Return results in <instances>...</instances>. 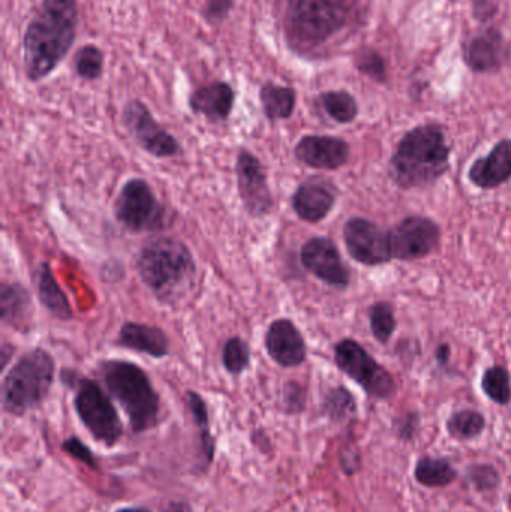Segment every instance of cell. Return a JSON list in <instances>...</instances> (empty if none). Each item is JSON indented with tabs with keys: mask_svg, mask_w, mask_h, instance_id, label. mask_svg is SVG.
Listing matches in <instances>:
<instances>
[{
	"mask_svg": "<svg viewBox=\"0 0 511 512\" xmlns=\"http://www.w3.org/2000/svg\"><path fill=\"white\" fill-rule=\"evenodd\" d=\"M296 90L293 87L266 83L260 89V102L264 114L270 120H285L296 108Z\"/></svg>",
	"mask_w": 511,
	"mask_h": 512,
	"instance_id": "cell-24",
	"label": "cell"
},
{
	"mask_svg": "<svg viewBox=\"0 0 511 512\" xmlns=\"http://www.w3.org/2000/svg\"><path fill=\"white\" fill-rule=\"evenodd\" d=\"M74 68L83 80H98L104 72V53L96 45H84L75 53Z\"/></svg>",
	"mask_w": 511,
	"mask_h": 512,
	"instance_id": "cell-32",
	"label": "cell"
},
{
	"mask_svg": "<svg viewBox=\"0 0 511 512\" xmlns=\"http://www.w3.org/2000/svg\"><path fill=\"white\" fill-rule=\"evenodd\" d=\"M137 270L159 301L173 303L191 288L197 265L185 243L171 237H158L138 252Z\"/></svg>",
	"mask_w": 511,
	"mask_h": 512,
	"instance_id": "cell-3",
	"label": "cell"
},
{
	"mask_svg": "<svg viewBox=\"0 0 511 512\" xmlns=\"http://www.w3.org/2000/svg\"><path fill=\"white\" fill-rule=\"evenodd\" d=\"M117 512H150L146 510V508H125V510H120Z\"/></svg>",
	"mask_w": 511,
	"mask_h": 512,
	"instance_id": "cell-42",
	"label": "cell"
},
{
	"mask_svg": "<svg viewBox=\"0 0 511 512\" xmlns=\"http://www.w3.org/2000/svg\"><path fill=\"white\" fill-rule=\"evenodd\" d=\"M168 512H186L183 511V505H176V507L171 508Z\"/></svg>",
	"mask_w": 511,
	"mask_h": 512,
	"instance_id": "cell-43",
	"label": "cell"
},
{
	"mask_svg": "<svg viewBox=\"0 0 511 512\" xmlns=\"http://www.w3.org/2000/svg\"><path fill=\"white\" fill-rule=\"evenodd\" d=\"M350 144L332 135H305L296 144L294 155L299 162L314 170L335 171L350 159Z\"/></svg>",
	"mask_w": 511,
	"mask_h": 512,
	"instance_id": "cell-15",
	"label": "cell"
},
{
	"mask_svg": "<svg viewBox=\"0 0 511 512\" xmlns=\"http://www.w3.org/2000/svg\"><path fill=\"white\" fill-rule=\"evenodd\" d=\"M284 402L290 414H299L305 409L306 393L305 388L297 382H288L284 390Z\"/></svg>",
	"mask_w": 511,
	"mask_h": 512,
	"instance_id": "cell-36",
	"label": "cell"
},
{
	"mask_svg": "<svg viewBox=\"0 0 511 512\" xmlns=\"http://www.w3.org/2000/svg\"><path fill=\"white\" fill-rule=\"evenodd\" d=\"M393 429H395V433L401 441H413L420 430V415L416 411L399 415L393 423Z\"/></svg>",
	"mask_w": 511,
	"mask_h": 512,
	"instance_id": "cell-35",
	"label": "cell"
},
{
	"mask_svg": "<svg viewBox=\"0 0 511 512\" xmlns=\"http://www.w3.org/2000/svg\"><path fill=\"white\" fill-rule=\"evenodd\" d=\"M503 59V47L500 38L494 33L479 36L468 48V62L476 71H491L500 66Z\"/></svg>",
	"mask_w": 511,
	"mask_h": 512,
	"instance_id": "cell-25",
	"label": "cell"
},
{
	"mask_svg": "<svg viewBox=\"0 0 511 512\" xmlns=\"http://www.w3.org/2000/svg\"><path fill=\"white\" fill-rule=\"evenodd\" d=\"M236 102V92L231 84L215 81L200 87L189 98V108L209 122H224L230 117Z\"/></svg>",
	"mask_w": 511,
	"mask_h": 512,
	"instance_id": "cell-19",
	"label": "cell"
},
{
	"mask_svg": "<svg viewBox=\"0 0 511 512\" xmlns=\"http://www.w3.org/2000/svg\"><path fill=\"white\" fill-rule=\"evenodd\" d=\"M99 370L111 396L128 415L134 432H146L156 426L161 402L152 381L141 367L131 361L108 360L102 361Z\"/></svg>",
	"mask_w": 511,
	"mask_h": 512,
	"instance_id": "cell-4",
	"label": "cell"
},
{
	"mask_svg": "<svg viewBox=\"0 0 511 512\" xmlns=\"http://www.w3.org/2000/svg\"><path fill=\"white\" fill-rule=\"evenodd\" d=\"M452 150L441 126H417L401 138L390 156L389 177L405 191L428 188L450 170Z\"/></svg>",
	"mask_w": 511,
	"mask_h": 512,
	"instance_id": "cell-2",
	"label": "cell"
},
{
	"mask_svg": "<svg viewBox=\"0 0 511 512\" xmlns=\"http://www.w3.org/2000/svg\"><path fill=\"white\" fill-rule=\"evenodd\" d=\"M117 345L152 358H165L170 354V340L159 327L141 322H126L120 328Z\"/></svg>",
	"mask_w": 511,
	"mask_h": 512,
	"instance_id": "cell-20",
	"label": "cell"
},
{
	"mask_svg": "<svg viewBox=\"0 0 511 512\" xmlns=\"http://www.w3.org/2000/svg\"><path fill=\"white\" fill-rule=\"evenodd\" d=\"M323 411L335 423L353 418L357 414L356 397L344 385L327 391L323 400Z\"/></svg>",
	"mask_w": 511,
	"mask_h": 512,
	"instance_id": "cell-29",
	"label": "cell"
},
{
	"mask_svg": "<svg viewBox=\"0 0 511 512\" xmlns=\"http://www.w3.org/2000/svg\"><path fill=\"white\" fill-rule=\"evenodd\" d=\"M33 303L29 291L20 283L3 282L0 286V318L3 325L29 327Z\"/></svg>",
	"mask_w": 511,
	"mask_h": 512,
	"instance_id": "cell-22",
	"label": "cell"
},
{
	"mask_svg": "<svg viewBox=\"0 0 511 512\" xmlns=\"http://www.w3.org/2000/svg\"><path fill=\"white\" fill-rule=\"evenodd\" d=\"M234 0H207L204 6V17L209 23H221L230 15Z\"/></svg>",
	"mask_w": 511,
	"mask_h": 512,
	"instance_id": "cell-38",
	"label": "cell"
},
{
	"mask_svg": "<svg viewBox=\"0 0 511 512\" xmlns=\"http://www.w3.org/2000/svg\"><path fill=\"white\" fill-rule=\"evenodd\" d=\"M237 188L243 207L252 218H264L275 207L267 174L260 159L248 150H240L236 161Z\"/></svg>",
	"mask_w": 511,
	"mask_h": 512,
	"instance_id": "cell-13",
	"label": "cell"
},
{
	"mask_svg": "<svg viewBox=\"0 0 511 512\" xmlns=\"http://www.w3.org/2000/svg\"><path fill=\"white\" fill-rule=\"evenodd\" d=\"M222 364L231 375H242L251 364V349L240 337H230L222 348Z\"/></svg>",
	"mask_w": 511,
	"mask_h": 512,
	"instance_id": "cell-33",
	"label": "cell"
},
{
	"mask_svg": "<svg viewBox=\"0 0 511 512\" xmlns=\"http://www.w3.org/2000/svg\"><path fill=\"white\" fill-rule=\"evenodd\" d=\"M450 358H452V348L449 343H440L435 349V360L441 367H447L450 364Z\"/></svg>",
	"mask_w": 511,
	"mask_h": 512,
	"instance_id": "cell-40",
	"label": "cell"
},
{
	"mask_svg": "<svg viewBox=\"0 0 511 512\" xmlns=\"http://www.w3.org/2000/svg\"><path fill=\"white\" fill-rule=\"evenodd\" d=\"M321 105L324 111L332 117L335 122L347 125V123L354 122L357 114H359V107H357L356 99L350 93L342 92H326L320 96Z\"/></svg>",
	"mask_w": 511,
	"mask_h": 512,
	"instance_id": "cell-30",
	"label": "cell"
},
{
	"mask_svg": "<svg viewBox=\"0 0 511 512\" xmlns=\"http://www.w3.org/2000/svg\"><path fill=\"white\" fill-rule=\"evenodd\" d=\"M511 179V138L498 141L488 155L480 156L468 170V180L483 191L500 188Z\"/></svg>",
	"mask_w": 511,
	"mask_h": 512,
	"instance_id": "cell-17",
	"label": "cell"
},
{
	"mask_svg": "<svg viewBox=\"0 0 511 512\" xmlns=\"http://www.w3.org/2000/svg\"><path fill=\"white\" fill-rule=\"evenodd\" d=\"M335 363L342 373L356 382L372 399L387 402L398 394L395 376L378 363L357 340L345 337L336 343Z\"/></svg>",
	"mask_w": 511,
	"mask_h": 512,
	"instance_id": "cell-7",
	"label": "cell"
},
{
	"mask_svg": "<svg viewBox=\"0 0 511 512\" xmlns=\"http://www.w3.org/2000/svg\"><path fill=\"white\" fill-rule=\"evenodd\" d=\"M186 403H188V408L191 411L192 417H194L195 424L200 429L204 456L207 457V462H210L213 459L215 444H213L212 433H210L209 411H207L206 402H204L200 394L195 393V391H188L186 393Z\"/></svg>",
	"mask_w": 511,
	"mask_h": 512,
	"instance_id": "cell-31",
	"label": "cell"
},
{
	"mask_svg": "<svg viewBox=\"0 0 511 512\" xmlns=\"http://www.w3.org/2000/svg\"><path fill=\"white\" fill-rule=\"evenodd\" d=\"M15 348L12 345H8V343H3L2 346V370L6 369V366L9 364V358L14 355Z\"/></svg>",
	"mask_w": 511,
	"mask_h": 512,
	"instance_id": "cell-41",
	"label": "cell"
},
{
	"mask_svg": "<svg viewBox=\"0 0 511 512\" xmlns=\"http://www.w3.org/2000/svg\"><path fill=\"white\" fill-rule=\"evenodd\" d=\"M267 354L285 369L302 366L308 357L305 337L291 319H276L264 336Z\"/></svg>",
	"mask_w": 511,
	"mask_h": 512,
	"instance_id": "cell-16",
	"label": "cell"
},
{
	"mask_svg": "<svg viewBox=\"0 0 511 512\" xmlns=\"http://www.w3.org/2000/svg\"><path fill=\"white\" fill-rule=\"evenodd\" d=\"M63 450H65L66 453L71 454L75 459L80 460V462L86 463V465L95 468L96 463L95 460H93L92 453H90L89 448H87L80 439H66V441L63 442Z\"/></svg>",
	"mask_w": 511,
	"mask_h": 512,
	"instance_id": "cell-39",
	"label": "cell"
},
{
	"mask_svg": "<svg viewBox=\"0 0 511 512\" xmlns=\"http://www.w3.org/2000/svg\"><path fill=\"white\" fill-rule=\"evenodd\" d=\"M75 411L93 438L114 445L123 433L122 421L107 394L92 379H80L74 399Z\"/></svg>",
	"mask_w": 511,
	"mask_h": 512,
	"instance_id": "cell-9",
	"label": "cell"
},
{
	"mask_svg": "<svg viewBox=\"0 0 511 512\" xmlns=\"http://www.w3.org/2000/svg\"><path fill=\"white\" fill-rule=\"evenodd\" d=\"M510 508H511V502H510Z\"/></svg>",
	"mask_w": 511,
	"mask_h": 512,
	"instance_id": "cell-44",
	"label": "cell"
},
{
	"mask_svg": "<svg viewBox=\"0 0 511 512\" xmlns=\"http://www.w3.org/2000/svg\"><path fill=\"white\" fill-rule=\"evenodd\" d=\"M357 65H359L360 71L365 72L369 77L375 78V80H384L386 71H384L383 60L378 54L372 53V51H363L362 56L357 60Z\"/></svg>",
	"mask_w": 511,
	"mask_h": 512,
	"instance_id": "cell-37",
	"label": "cell"
},
{
	"mask_svg": "<svg viewBox=\"0 0 511 512\" xmlns=\"http://www.w3.org/2000/svg\"><path fill=\"white\" fill-rule=\"evenodd\" d=\"M35 283L36 289H38L39 301L54 319L71 321L74 318V312H72L68 297L57 283L48 262H41L35 268Z\"/></svg>",
	"mask_w": 511,
	"mask_h": 512,
	"instance_id": "cell-21",
	"label": "cell"
},
{
	"mask_svg": "<svg viewBox=\"0 0 511 512\" xmlns=\"http://www.w3.org/2000/svg\"><path fill=\"white\" fill-rule=\"evenodd\" d=\"M56 363L50 352L30 349L3 379V409L11 415H24L41 405L50 393Z\"/></svg>",
	"mask_w": 511,
	"mask_h": 512,
	"instance_id": "cell-5",
	"label": "cell"
},
{
	"mask_svg": "<svg viewBox=\"0 0 511 512\" xmlns=\"http://www.w3.org/2000/svg\"><path fill=\"white\" fill-rule=\"evenodd\" d=\"M338 200L333 183L324 180H309L302 183L293 195V210L302 221L320 224L332 213Z\"/></svg>",
	"mask_w": 511,
	"mask_h": 512,
	"instance_id": "cell-18",
	"label": "cell"
},
{
	"mask_svg": "<svg viewBox=\"0 0 511 512\" xmlns=\"http://www.w3.org/2000/svg\"><path fill=\"white\" fill-rule=\"evenodd\" d=\"M447 433L456 441L479 438L486 429V418L476 409H462L450 415L446 423Z\"/></svg>",
	"mask_w": 511,
	"mask_h": 512,
	"instance_id": "cell-26",
	"label": "cell"
},
{
	"mask_svg": "<svg viewBox=\"0 0 511 512\" xmlns=\"http://www.w3.org/2000/svg\"><path fill=\"white\" fill-rule=\"evenodd\" d=\"M414 478L420 486L428 489H443L455 483L458 471L443 457H422L414 468Z\"/></svg>",
	"mask_w": 511,
	"mask_h": 512,
	"instance_id": "cell-23",
	"label": "cell"
},
{
	"mask_svg": "<svg viewBox=\"0 0 511 512\" xmlns=\"http://www.w3.org/2000/svg\"><path fill=\"white\" fill-rule=\"evenodd\" d=\"M368 319L374 339L381 345H387L398 327L395 306L390 301H375L369 306Z\"/></svg>",
	"mask_w": 511,
	"mask_h": 512,
	"instance_id": "cell-27",
	"label": "cell"
},
{
	"mask_svg": "<svg viewBox=\"0 0 511 512\" xmlns=\"http://www.w3.org/2000/svg\"><path fill=\"white\" fill-rule=\"evenodd\" d=\"M122 123L135 143L155 158L165 159L182 153L179 141L165 131L146 104L134 99L125 105L122 111Z\"/></svg>",
	"mask_w": 511,
	"mask_h": 512,
	"instance_id": "cell-11",
	"label": "cell"
},
{
	"mask_svg": "<svg viewBox=\"0 0 511 512\" xmlns=\"http://www.w3.org/2000/svg\"><path fill=\"white\" fill-rule=\"evenodd\" d=\"M300 261L306 271L333 288L345 289L351 282V271L342 259L333 240L312 237L300 251Z\"/></svg>",
	"mask_w": 511,
	"mask_h": 512,
	"instance_id": "cell-14",
	"label": "cell"
},
{
	"mask_svg": "<svg viewBox=\"0 0 511 512\" xmlns=\"http://www.w3.org/2000/svg\"><path fill=\"white\" fill-rule=\"evenodd\" d=\"M390 248L396 261H419L440 248L441 227L428 216L413 215L401 219L389 230Z\"/></svg>",
	"mask_w": 511,
	"mask_h": 512,
	"instance_id": "cell-10",
	"label": "cell"
},
{
	"mask_svg": "<svg viewBox=\"0 0 511 512\" xmlns=\"http://www.w3.org/2000/svg\"><path fill=\"white\" fill-rule=\"evenodd\" d=\"M483 393L491 402L500 406H509L511 403V375L509 370L500 364L488 367L483 372L480 381Z\"/></svg>",
	"mask_w": 511,
	"mask_h": 512,
	"instance_id": "cell-28",
	"label": "cell"
},
{
	"mask_svg": "<svg viewBox=\"0 0 511 512\" xmlns=\"http://www.w3.org/2000/svg\"><path fill=\"white\" fill-rule=\"evenodd\" d=\"M77 26V0H42L23 36L24 71L30 81L44 80L68 56Z\"/></svg>",
	"mask_w": 511,
	"mask_h": 512,
	"instance_id": "cell-1",
	"label": "cell"
},
{
	"mask_svg": "<svg viewBox=\"0 0 511 512\" xmlns=\"http://www.w3.org/2000/svg\"><path fill=\"white\" fill-rule=\"evenodd\" d=\"M114 216L126 230L137 234L164 230L167 225V210L143 179H131L122 186L114 203Z\"/></svg>",
	"mask_w": 511,
	"mask_h": 512,
	"instance_id": "cell-8",
	"label": "cell"
},
{
	"mask_svg": "<svg viewBox=\"0 0 511 512\" xmlns=\"http://www.w3.org/2000/svg\"><path fill=\"white\" fill-rule=\"evenodd\" d=\"M467 480L479 492H491V490L497 489L501 483L497 469L492 465H485V463L471 465L467 469Z\"/></svg>",
	"mask_w": 511,
	"mask_h": 512,
	"instance_id": "cell-34",
	"label": "cell"
},
{
	"mask_svg": "<svg viewBox=\"0 0 511 512\" xmlns=\"http://www.w3.org/2000/svg\"><path fill=\"white\" fill-rule=\"evenodd\" d=\"M347 15V0H287V32L297 44H323L344 26Z\"/></svg>",
	"mask_w": 511,
	"mask_h": 512,
	"instance_id": "cell-6",
	"label": "cell"
},
{
	"mask_svg": "<svg viewBox=\"0 0 511 512\" xmlns=\"http://www.w3.org/2000/svg\"><path fill=\"white\" fill-rule=\"evenodd\" d=\"M342 237L348 255L360 265L378 267L393 261L389 231L383 230L371 219L362 216L348 219Z\"/></svg>",
	"mask_w": 511,
	"mask_h": 512,
	"instance_id": "cell-12",
	"label": "cell"
}]
</instances>
